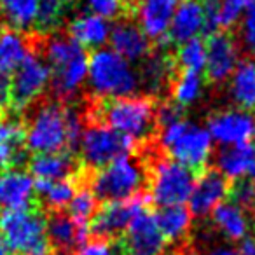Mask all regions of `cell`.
Here are the masks:
<instances>
[{"instance_id": "17", "label": "cell", "mask_w": 255, "mask_h": 255, "mask_svg": "<svg viewBox=\"0 0 255 255\" xmlns=\"http://www.w3.org/2000/svg\"><path fill=\"white\" fill-rule=\"evenodd\" d=\"M46 233L53 250L60 254H68L75 247H82L91 236L89 224L75 222L63 212H51L46 219Z\"/></svg>"}, {"instance_id": "36", "label": "cell", "mask_w": 255, "mask_h": 255, "mask_svg": "<svg viewBox=\"0 0 255 255\" xmlns=\"http://www.w3.org/2000/svg\"><path fill=\"white\" fill-rule=\"evenodd\" d=\"M89 14L100 16L103 19H119L129 11V4L126 0H86Z\"/></svg>"}, {"instance_id": "1", "label": "cell", "mask_w": 255, "mask_h": 255, "mask_svg": "<svg viewBox=\"0 0 255 255\" xmlns=\"http://www.w3.org/2000/svg\"><path fill=\"white\" fill-rule=\"evenodd\" d=\"M156 103L149 96L96 98L84 112V123H102L133 138L136 143H149L157 133Z\"/></svg>"}, {"instance_id": "32", "label": "cell", "mask_w": 255, "mask_h": 255, "mask_svg": "<svg viewBox=\"0 0 255 255\" xmlns=\"http://www.w3.org/2000/svg\"><path fill=\"white\" fill-rule=\"evenodd\" d=\"M68 2L70 0H39V9H37L35 23H33L37 35L54 33V30L63 21Z\"/></svg>"}, {"instance_id": "39", "label": "cell", "mask_w": 255, "mask_h": 255, "mask_svg": "<svg viewBox=\"0 0 255 255\" xmlns=\"http://www.w3.org/2000/svg\"><path fill=\"white\" fill-rule=\"evenodd\" d=\"M75 255H121V254H119V248L110 243V241L95 238L93 241H86L82 247H79Z\"/></svg>"}, {"instance_id": "15", "label": "cell", "mask_w": 255, "mask_h": 255, "mask_svg": "<svg viewBox=\"0 0 255 255\" xmlns=\"http://www.w3.org/2000/svg\"><path fill=\"white\" fill-rule=\"evenodd\" d=\"M138 26L150 40H164L178 0H133Z\"/></svg>"}, {"instance_id": "12", "label": "cell", "mask_w": 255, "mask_h": 255, "mask_svg": "<svg viewBox=\"0 0 255 255\" xmlns=\"http://www.w3.org/2000/svg\"><path fill=\"white\" fill-rule=\"evenodd\" d=\"M206 81L213 84L227 81L240 63V47L231 32H215L206 40Z\"/></svg>"}, {"instance_id": "30", "label": "cell", "mask_w": 255, "mask_h": 255, "mask_svg": "<svg viewBox=\"0 0 255 255\" xmlns=\"http://www.w3.org/2000/svg\"><path fill=\"white\" fill-rule=\"evenodd\" d=\"M79 178H81V175L75 178H65V180L56 182L33 180L35 194L40 196V199L46 203V206L51 212H61L63 208H67L70 199L74 198Z\"/></svg>"}, {"instance_id": "45", "label": "cell", "mask_w": 255, "mask_h": 255, "mask_svg": "<svg viewBox=\"0 0 255 255\" xmlns=\"http://www.w3.org/2000/svg\"><path fill=\"white\" fill-rule=\"evenodd\" d=\"M252 206H254V210H255V194H254V198H252Z\"/></svg>"}, {"instance_id": "16", "label": "cell", "mask_w": 255, "mask_h": 255, "mask_svg": "<svg viewBox=\"0 0 255 255\" xmlns=\"http://www.w3.org/2000/svg\"><path fill=\"white\" fill-rule=\"evenodd\" d=\"M25 161V123L5 110L0 114V171L14 170Z\"/></svg>"}, {"instance_id": "42", "label": "cell", "mask_w": 255, "mask_h": 255, "mask_svg": "<svg viewBox=\"0 0 255 255\" xmlns=\"http://www.w3.org/2000/svg\"><path fill=\"white\" fill-rule=\"evenodd\" d=\"M240 255H255V238H245L241 240L240 250H238Z\"/></svg>"}, {"instance_id": "8", "label": "cell", "mask_w": 255, "mask_h": 255, "mask_svg": "<svg viewBox=\"0 0 255 255\" xmlns=\"http://www.w3.org/2000/svg\"><path fill=\"white\" fill-rule=\"evenodd\" d=\"M88 126L82 131L79 143L82 168L86 171H95L116 159L131 156L138 149V143L129 136L116 131L102 123H86Z\"/></svg>"}, {"instance_id": "20", "label": "cell", "mask_w": 255, "mask_h": 255, "mask_svg": "<svg viewBox=\"0 0 255 255\" xmlns=\"http://www.w3.org/2000/svg\"><path fill=\"white\" fill-rule=\"evenodd\" d=\"M88 63L89 58L84 51V53L77 54L75 58L58 65V67L49 68V86L58 100L67 102L79 91L82 82L88 79Z\"/></svg>"}, {"instance_id": "22", "label": "cell", "mask_w": 255, "mask_h": 255, "mask_svg": "<svg viewBox=\"0 0 255 255\" xmlns=\"http://www.w3.org/2000/svg\"><path fill=\"white\" fill-rule=\"evenodd\" d=\"M30 175L35 180L56 182L65 178H75L82 173L81 166L72 156V152H56V154H35L30 159Z\"/></svg>"}, {"instance_id": "24", "label": "cell", "mask_w": 255, "mask_h": 255, "mask_svg": "<svg viewBox=\"0 0 255 255\" xmlns=\"http://www.w3.org/2000/svg\"><path fill=\"white\" fill-rule=\"evenodd\" d=\"M110 23L95 14L77 16L68 25V37L81 47H96L102 49L103 44L110 39Z\"/></svg>"}, {"instance_id": "27", "label": "cell", "mask_w": 255, "mask_h": 255, "mask_svg": "<svg viewBox=\"0 0 255 255\" xmlns=\"http://www.w3.org/2000/svg\"><path fill=\"white\" fill-rule=\"evenodd\" d=\"M229 91L240 110H255V60H243L231 75Z\"/></svg>"}, {"instance_id": "2", "label": "cell", "mask_w": 255, "mask_h": 255, "mask_svg": "<svg viewBox=\"0 0 255 255\" xmlns=\"http://www.w3.org/2000/svg\"><path fill=\"white\" fill-rule=\"evenodd\" d=\"M149 168L142 156H124L95 171H86V185L98 201L112 203L140 194L147 185Z\"/></svg>"}, {"instance_id": "31", "label": "cell", "mask_w": 255, "mask_h": 255, "mask_svg": "<svg viewBox=\"0 0 255 255\" xmlns=\"http://www.w3.org/2000/svg\"><path fill=\"white\" fill-rule=\"evenodd\" d=\"M39 0H0V12L4 14L12 30H28L35 23Z\"/></svg>"}, {"instance_id": "3", "label": "cell", "mask_w": 255, "mask_h": 255, "mask_svg": "<svg viewBox=\"0 0 255 255\" xmlns=\"http://www.w3.org/2000/svg\"><path fill=\"white\" fill-rule=\"evenodd\" d=\"M149 168V198L154 205L161 206H177L189 201V196L194 187L198 175L187 166L177 163L154 142L150 157H143Z\"/></svg>"}, {"instance_id": "43", "label": "cell", "mask_w": 255, "mask_h": 255, "mask_svg": "<svg viewBox=\"0 0 255 255\" xmlns=\"http://www.w3.org/2000/svg\"><path fill=\"white\" fill-rule=\"evenodd\" d=\"M205 255H240V254H238V250H233L229 247H217L208 250Z\"/></svg>"}, {"instance_id": "28", "label": "cell", "mask_w": 255, "mask_h": 255, "mask_svg": "<svg viewBox=\"0 0 255 255\" xmlns=\"http://www.w3.org/2000/svg\"><path fill=\"white\" fill-rule=\"evenodd\" d=\"M213 224L222 231L226 238L233 241H241L247 238L250 231V220H248L245 208L233 201H227L219 205L212 212Z\"/></svg>"}, {"instance_id": "47", "label": "cell", "mask_w": 255, "mask_h": 255, "mask_svg": "<svg viewBox=\"0 0 255 255\" xmlns=\"http://www.w3.org/2000/svg\"><path fill=\"white\" fill-rule=\"evenodd\" d=\"M254 136H255V135H254ZM254 147H255V145H254Z\"/></svg>"}, {"instance_id": "19", "label": "cell", "mask_w": 255, "mask_h": 255, "mask_svg": "<svg viewBox=\"0 0 255 255\" xmlns=\"http://www.w3.org/2000/svg\"><path fill=\"white\" fill-rule=\"evenodd\" d=\"M33 177L18 168L0 171V206L5 210H25L35 206Z\"/></svg>"}, {"instance_id": "37", "label": "cell", "mask_w": 255, "mask_h": 255, "mask_svg": "<svg viewBox=\"0 0 255 255\" xmlns=\"http://www.w3.org/2000/svg\"><path fill=\"white\" fill-rule=\"evenodd\" d=\"M255 4V0H220V28L227 30L236 25L241 14H245L247 9Z\"/></svg>"}, {"instance_id": "9", "label": "cell", "mask_w": 255, "mask_h": 255, "mask_svg": "<svg viewBox=\"0 0 255 255\" xmlns=\"http://www.w3.org/2000/svg\"><path fill=\"white\" fill-rule=\"evenodd\" d=\"M150 198L145 192H140L128 199H121V201L105 203L93 219L89 220V231L91 236L98 238V240H119L128 229V226L131 224V220L142 212H147L150 205Z\"/></svg>"}, {"instance_id": "11", "label": "cell", "mask_w": 255, "mask_h": 255, "mask_svg": "<svg viewBox=\"0 0 255 255\" xmlns=\"http://www.w3.org/2000/svg\"><path fill=\"white\" fill-rule=\"evenodd\" d=\"M168 241L161 234L152 213L142 212L119 238L121 255H166Z\"/></svg>"}, {"instance_id": "4", "label": "cell", "mask_w": 255, "mask_h": 255, "mask_svg": "<svg viewBox=\"0 0 255 255\" xmlns=\"http://www.w3.org/2000/svg\"><path fill=\"white\" fill-rule=\"evenodd\" d=\"M212 142L208 129L182 119L161 128L156 145L163 154L198 175L206 170V163L212 156Z\"/></svg>"}, {"instance_id": "13", "label": "cell", "mask_w": 255, "mask_h": 255, "mask_svg": "<svg viewBox=\"0 0 255 255\" xmlns=\"http://www.w3.org/2000/svg\"><path fill=\"white\" fill-rule=\"evenodd\" d=\"M212 140L224 147L248 143L255 135V117L247 110H222L213 114L206 124Z\"/></svg>"}, {"instance_id": "25", "label": "cell", "mask_w": 255, "mask_h": 255, "mask_svg": "<svg viewBox=\"0 0 255 255\" xmlns=\"http://www.w3.org/2000/svg\"><path fill=\"white\" fill-rule=\"evenodd\" d=\"M32 39L18 30H0V74L11 75L32 53Z\"/></svg>"}, {"instance_id": "14", "label": "cell", "mask_w": 255, "mask_h": 255, "mask_svg": "<svg viewBox=\"0 0 255 255\" xmlns=\"http://www.w3.org/2000/svg\"><path fill=\"white\" fill-rule=\"evenodd\" d=\"M231 182L217 170H203L198 173L189 196V212L196 217H206L229 198Z\"/></svg>"}, {"instance_id": "33", "label": "cell", "mask_w": 255, "mask_h": 255, "mask_svg": "<svg viewBox=\"0 0 255 255\" xmlns=\"http://www.w3.org/2000/svg\"><path fill=\"white\" fill-rule=\"evenodd\" d=\"M170 89H171V96H173V102L184 109V107L194 103L201 96L203 77L201 74H196V72L180 70L178 74H175Z\"/></svg>"}, {"instance_id": "29", "label": "cell", "mask_w": 255, "mask_h": 255, "mask_svg": "<svg viewBox=\"0 0 255 255\" xmlns=\"http://www.w3.org/2000/svg\"><path fill=\"white\" fill-rule=\"evenodd\" d=\"M154 219H156V224L159 227L161 234L164 236V240L173 241V243L187 236L192 222L191 212L184 205L161 206L154 215Z\"/></svg>"}, {"instance_id": "23", "label": "cell", "mask_w": 255, "mask_h": 255, "mask_svg": "<svg viewBox=\"0 0 255 255\" xmlns=\"http://www.w3.org/2000/svg\"><path fill=\"white\" fill-rule=\"evenodd\" d=\"M203 25H205V18H203L199 0H184L182 4H178L173 19L170 23L166 35L168 42L182 46V44L196 39L203 32Z\"/></svg>"}, {"instance_id": "40", "label": "cell", "mask_w": 255, "mask_h": 255, "mask_svg": "<svg viewBox=\"0 0 255 255\" xmlns=\"http://www.w3.org/2000/svg\"><path fill=\"white\" fill-rule=\"evenodd\" d=\"M241 39L247 49L255 53V4L245 11L243 23H241Z\"/></svg>"}, {"instance_id": "5", "label": "cell", "mask_w": 255, "mask_h": 255, "mask_svg": "<svg viewBox=\"0 0 255 255\" xmlns=\"http://www.w3.org/2000/svg\"><path fill=\"white\" fill-rule=\"evenodd\" d=\"M0 236L12 255H54L46 233V215L39 206L7 210L0 217Z\"/></svg>"}, {"instance_id": "34", "label": "cell", "mask_w": 255, "mask_h": 255, "mask_svg": "<svg viewBox=\"0 0 255 255\" xmlns=\"http://www.w3.org/2000/svg\"><path fill=\"white\" fill-rule=\"evenodd\" d=\"M175 67L185 72H196L201 74L206 67V44L201 39H192L189 42L178 46L177 56H175Z\"/></svg>"}, {"instance_id": "7", "label": "cell", "mask_w": 255, "mask_h": 255, "mask_svg": "<svg viewBox=\"0 0 255 255\" xmlns=\"http://www.w3.org/2000/svg\"><path fill=\"white\" fill-rule=\"evenodd\" d=\"M25 123L26 149L35 154L68 152L67 117L61 102H42L35 105Z\"/></svg>"}, {"instance_id": "38", "label": "cell", "mask_w": 255, "mask_h": 255, "mask_svg": "<svg viewBox=\"0 0 255 255\" xmlns=\"http://www.w3.org/2000/svg\"><path fill=\"white\" fill-rule=\"evenodd\" d=\"M184 119V109L180 105L170 100V102H163L159 107L156 109V123L157 128H164L170 126V124L177 123V121Z\"/></svg>"}, {"instance_id": "46", "label": "cell", "mask_w": 255, "mask_h": 255, "mask_svg": "<svg viewBox=\"0 0 255 255\" xmlns=\"http://www.w3.org/2000/svg\"><path fill=\"white\" fill-rule=\"evenodd\" d=\"M128 4H129V11H131V4H133V0H126Z\"/></svg>"}, {"instance_id": "21", "label": "cell", "mask_w": 255, "mask_h": 255, "mask_svg": "<svg viewBox=\"0 0 255 255\" xmlns=\"http://www.w3.org/2000/svg\"><path fill=\"white\" fill-rule=\"evenodd\" d=\"M217 171L227 180H250L255 184V147L248 143L224 147L217 154Z\"/></svg>"}, {"instance_id": "18", "label": "cell", "mask_w": 255, "mask_h": 255, "mask_svg": "<svg viewBox=\"0 0 255 255\" xmlns=\"http://www.w3.org/2000/svg\"><path fill=\"white\" fill-rule=\"evenodd\" d=\"M109 40L112 44V51H116L119 56H123L129 63L145 60L152 53L150 39L142 32V28L136 23L128 18L121 19L112 26Z\"/></svg>"}, {"instance_id": "10", "label": "cell", "mask_w": 255, "mask_h": 255, "mask_svg": "<svg viewBox=\"0 0 255 255\" xmlns=\"http://www.w3.org/2000/svg\"><path fill=\"white\" fill-rule=\"evenodd\" d=\"M51 72L46 61L37 53H30L23 63L12 72L11 107L18 112L26 110L39 100L49 86Z\"/></svg>"}, {"instance_id": "26", "label": "cell", "mask_w": 255, "mask_h": 255, "mask_svg": "<svg viewBox=\"0 0 255 255\" xmlns=\"http://www.w3.org/2000/svg\"><path fill=\"white\" fill-rule=\"evenodd\" d=\"M175 61L166 54H149L143 60L142 70H140V84L150 93L157 95L168 84L171 86V81L175 77Z\"/></svg>"}, {"instance_id": "44", "label": "cell", "mask_w": 255, "mask_h": 255, "mask_svg": "<svg viewBox=\"0 0 255 255\" xmlns=\"http://www.w3.org/2000/svg\"><path fill=\"white\" fill-rule=\"evenodd\" d=\"M0 255H12V252L7 248V245H5V241L2 240V236H0Z\"/></svg>"}, {"instance_id": "35", "label": "cell", "mask_w": 255, "mask_h": 255, "mask_svg": "<svg viewBox=\"0 0 255 255\" xmlns=\"http://www.w3.org/2000/svg\"><path fill=\"white\" fill-rule=\"evenodd\" d=\"M68 215L75 220V222H84L89 224V220L93 219V215L98 210V199L93 194V191L86 184H82L81 187H77L74 198L68 203Z\"/></svg>"}, {"instance_id": "6", "label": "cell", "mask_w": 255, "mask_h": 255, "mask_svg": "<svg viewBox=\"0 0 255 255\" xmlns=\"http://www.w3.org/2000/svg\"><path fill=\"white\" fill-rule=\"evenodd\" d=\"M88 81L98 98L133 96L140 86L138 72L112 49H96L89 56Z\"/></svg>"}, {"instance_id": "41", "label": "cell", "mask_w": 255, "mask_h": 255, "mask_svg": "<svg viewBox=\"0 0 255 255\" xmlns=\"http://www.w3.org/2000/svg\"><path fill=\"white\" fill-rule=\"evenodd\" d=\"M11 107V77L0 74V114Z\"/></svg>"}]
</instances>
